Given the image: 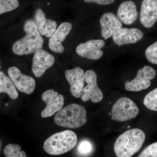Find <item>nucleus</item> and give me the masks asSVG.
Masks as SVG:
<instances>
[{"label":"nucleus","mask_w":157,"mask_h":157,"mask_svg":"<svg viewBox=\"0 0 157 157\" xmlns=\"http://www.w3.org/2000/svg\"><path fill=\"white\" fill-rule=\"evenodd\" d=\"M54 121L60 127L78 128L87 122L86 109L80 104H70L62 108L57 113Z\"/></svg>","instance_id":"obj_3"},{"label":"nucleus","mask_w":157,"mask_h":157,"mask_svg":"<svg viewBox=\"0 0 157 157\" xmlns=\"http://www.w3.org/2000/svg\"><path fill=\"white\" fill-rule=\"evenodd\" d=\"M139 109L135 102L127 97L119 99L111 109V119L119 122L126 121L135 118Z\"/></svg>","instance_id":"obj_5"},{"label":"nucleus","mask_w":157,"mask_h":157,"mask_svg":"<svg viewBox=\"0 0 157 157\" xmlns=\"http://www.w3.org/2000/svg\"><path fill=\"white\" fill-rule=\"evenodd\" d=\"M140 20L147 28L153 26L157 20V0H143L141 4Z\"/></svg>","instance_id":"obj_15"},{"label":"nucleus","mask_w":157,"mask_h":157,"mask_svg":"<svg viewBox=\"0 0 157 157\" xmlns=\"http://www.w3.org/2000/svg\"><path fill=\"white\" fill-rule=\"evenodd\" d=\"M77 136L75 132L66 130L56 133L48 137L43 144L46 153L53 155L63 154L76 146Z\"/></svg>","instance_id":"obj_4"},{"label":"nucleus","mask_w":157,"mask_h":157,"mask_svg":"<svg viewBox=\"0 0 157 157\" xmlns=\"http://www.w3.org/2000/svg\"><path fill=\"white\" fill-rule=\"evenodd\" d=\"M85 78L87 86L82 91L81 96L82 101L86 102L90 99L94 103H98L102 101L104 98V95L98 87L97 75L95 72L92 70H87L85 73Z\"/></svg>","instance_id":"obj_7"},{"label":"nucleus","mask_w":157,"mask_h":157,"mask_svg":"<svg viewBox=\"0 0 157 157\" xmlns=\"http://www.w3.org/2000/svg\"><path fill=\"white\" fill-rule=\"evenodd\" d=\"M101 35L105 40L113 36L123 25L117 16L113 13L108 12L103 14L100 19Z\"/></svg>","instance_id":"obj_16"},{"label":"nucleus","mask_w":157,"mask_h":157,"mask_svg":"<svg viewBox=\"0 0 157 157\" xmlns=\"http://www.w3.org/2000/svg\"><path fill=\"white\" fill-rule=\"evenodd\" d=\"M72 28V24L70 22H64L60 25L49 39L48 47L51 50L57 53H63L64 52V47L62 42L64 41Z\"/></svg>","instance_id":"obj_14"},{"label":"nucleus","mask_w":157,"mask_h":157,"mask_svg":"<svg viewBox=\"0 0 157 157\" xmlns=\"http://www.w3.org/2000/svg\"><path fill=\"white\" fill-rule=\"evenodd\" d=\"M47 19L45 17V13L42 9H37L35 14V21L41 36H45Z\"/></svg>","instance_id":"obj_19"},{"label":"nucleus","mask_w":157,"mask_h":157,"mask_svg":"<svg viewBox=\"0 0 157 157\" xmlns=\"http://www.w3.org/2000/svg\"><path fill=\"white\" fill-rule=\"evenodd\" d=\"M6 93L13 100L18 97V92L11 78L0 71V93Z\"/></svg>","instance_id":"obj_18"},{"label":"nucleus","mask_w":157,"mask_h":157,"mask_svg":"<svg viewBox=\"0 0 157 157\" xmlns=\"http://www.w3.org/2000/svg\"><path fill=\"white\" fill-rule=\"evenodd\" d=\"M137 157H157V142L145 147Z\"/></svg>","instance_id":"obj_24"},{"label":"nucleus","mask_w":157,"mask_h":157,"mask_svg":"<svg viewBox=\"0 0 157 157\" xmlns=\"http://www.w3.org/2000/svg\"><path fill=\"white\" fill-rule=\"evenodd\" d=\"M1 66H0V69H1Z\"/></svg>","instance_id":"obj_28"},{"label":"nucleus","mask_w":157,"mask_h":157,"mask_svg":"<svg viewBox=\"0 0 157 157\" xmlns=\"http://www.w3.org/2000/svg\"><path fill=\"white\" fill-rule=\"evenodd\" d=\"M144 35L140 29L124 28L118 30L112 37L114 43L121 46L137 43L143 38Z\"/></svg>","instance_id":"obj_13"},{"label":"nucleus","mask_w":157,"mask_h":157,"mask_svg":"<svg viewBox=\"0 0 157 157\" xmlns=\"http://www.w3.org/2000/svg\"><path fill=\"white\" fill-rule=\"evenodd\" d=\"M145 133L141 129L133 128L124 132L117 137L114 151L117 157H132L139 151L145 140Z\"/></svg>","instance_id":"obj_2"},{"label":"nucleus","mask_w":157,"mask_h":157,"mask_svg":"<svg viewBox=\"0 0 157 157\" xmlns=\"http://www.w3.org/2000/svg\"><path fill=\"white\" fill-rule=\"evenodd\" d=\"M55 59L52 55L44 49L37 51L33 57L32 71L36 77L43 76L48 68L51 67L54 64Z\"/></svg>","instance_id":"obj_11"},{"label":"nucleus","mask_w":157,"mask_h":157,"mask_svg":"<svg viewBox=\"0 0 157 157\" xmlns=\"http://www.w3.org/2000/svg\"><path fill=\"white\" fill-rule=\"evenodd\" d=\"M144 104L148 109L157 111V88L148 93L144 99Z\"/></svg>","instance_id":"obj_21"},{"label":"nucleus","mask_w":157,"mask_h":157,"mask_svg":"<svg viewBox=\"0 0 157 157\" xmlns=\"http://www.w3.org/2000/svg\"><path fill=\"white\" fill-rule=\"evenodd\" d=\"M42 98L46 104V107L41 112L42 117H50L63 108L64 101L63 96L53 90L45 91L42 94Z\"/></svg>","instance_id":"obj_9"},{"label":"nucleus","mask_w":157,"mask_h":157,"mask_svg":"<svg viewBox=\"0 0 157 157\" xmlns=\"http://www.w3.org/2000/svg\"><path fill=\"white\" fill-rule=\"evenodd\" d=\"M86 3H94L100 5H110L113 3L115 0H84Z\"/></svg>","instance_id":"obj_27"},{"label":"nucleus","mask_w":157,"mask_h":157,"mask_svg":"<svg viewBox=\"0 0 157 157\" xmlns=\"http://www.w3.org/2000/svg\"><path fill=\"white\" fill-rule=\"evenodd\" d=\"M23 29L25 36L16 41L12 46L13 52L20 56L35 53L42 48L44 43V39L33 20H27L24 24Z\"/></svg>","instance_id":"obj_1"},{"label":"nucleus","mask_w":157,"mask_h":157,"mask_svg":"<svg viewBox=\"0 0 157 157\" xmlns=\"http://www.w3.org/2000/svg\"><path fill=\"white\" fill-rule=\"evenodd\" d=\"M92 149V145L88 140H82L78 144V153L83 155H87L90 154Z\"/></svg>","instance_id":"obj_25"},{"label":"nucleus","mask_w":157,"mask_h":157,"mask_svg":"<svg viewBox=\"0 0 157 157\" xmlns=\"http://www.w3.org/2000/svg\"><path fill=\"white\" fill-rule=\"evenodd\" d=\"M102 39H92L84 43H80L76 48V53L82 57L89 59L98 60L103 55L101 50L105 45Z\"/></svg>","instance_id":"obj_12"},{"label":"nucleus","mask_w":157,"mask_h":157,"mask_svg":"<svg viewBox=\"0 0 157 157\" xmlns=\"http://www.w3.org/2000/svg\"><path fill=\"white\" fill-rule=\"evenodd\" d=\"M56 21L53 20L47 19V24L45 27V36L47 38H50L56 30Z\"/></svg>","instance_id":"obj_26"},{"label":"nucleus","mask_w":157,"mask_h":157,"mask_svg":"<svg viewBox=\"0 0 157 157\" xmlns=\"http://www.w3.org/2000/svg\"><path fill=\"white\" fill-rule=\"evenodd\" d=\"M156 75L154 69L148 66H145L137 72V76L132 81L128 80L125 83V88L130 91L138 92L146 90L151 85V80Z\"/></svg>","instance_id":"obj_6"},{"label":"nucleus","mask_w":157,"mask_h":157,"mask_svg":"<svg viewBox=\"0 0 157 157\" xmlns=\"http://www.w3.org/2000/svg\"><path fill=\"white\" fill-rule=\"evenodd\" d=\"M8 73L9 77L18 90L27 94H31L33 93L36 88V81L33 77L24 75L15 67L9 68Z\"/></svg>","instance_id":"obj_8"},{"label":"nucleus","mask_w":157,"mask_h":157,"mask_svg":"<svg viewBox=\"0 0 157 157\" xmlns=\"http://www.w3.org/2000/svg\"><path fill=\"white\" fill-rule=\"evenodd\" d=\"M117 17L121 22L127 25L134 23L138 17L135 3L132 1H127L121 3L118 9Z\"/></svg>","instance_id":"obj_17"},{"label":"nucleus","mask_w":157,"mask_h":157,"mask_svg":"<svg viewBox=\"0 0 157 157\" xmlns=\"http://www.w3.org/2000/svg\"><path fill=\"white\" fill-rule=\"evenodd\" d=\"M145 54L150 63L157 65V41L146 48Z\"/></svg>","instance_id":"obj_23"},{"label":"nucleus","mask_w":157,"mask_h":157,"mask_svg":"<svg viewBox=\"0 0 157 157\" xmlns=\"http://www.w3.org/2000/svg\"><path fill=\"white\" fill-rule=\"evenodd\" d=\"M19 5L18 0H0V14L13 11Z\"/></svg>","instance_id":"obj_22"},{"label":"nucleus","mask_w":157,"mask_h":157,"mask_svg":"<svg viewBox=\"0 0 157 157\" xmlns=\"http://www.w3.org/2000/svg\"><path fill=\"white\" fill-rule=\"evenodd\" d=\"M21 147L17 144H8L4 149V154L6 157H27L24 151H21Z\"/></svg>","instance_id":"obj_20"},{"label":"nucleus","mask_w":157,"mask_h":157,"mask_svg":"<svg viewBox=\"0 0 157 157\" xmlns=\"http://www.w3.org/2000/svg\"><path fill=\"white\" fill-rule=\"evenodd\" d=\"M65 76L70 85V92L72 95L77 98L81 97L86 81L85 73L83 69L77 67L67 70Z\"/></svg>","instance_id":"obj_10"}]
</instances>
